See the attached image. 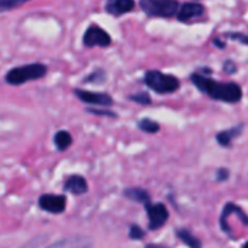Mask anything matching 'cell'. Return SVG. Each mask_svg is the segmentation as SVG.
<instances>
[{
  "instance_id": "obj_13",
  "label": "cell",
  "mask_w": 248,
  "mask_h": 248,
  "mask_svg": "<svg viewBox=\"0 0 248 248\" xmlns=\"http://www.w3.org/2000/svg\"><path fill=\"white\" fill-rule=\"evenodd\" d=\"M241 132H243V125L230 128V129H227V131L218 132V134H217V141H218V144H219L221 147L228 148V147H231V142H232L237 137L241 135Z\"/></svg>"
},
{
  "instance_id": "obj_18",
  "label": "cell",
  "mask_w": 248,
  "mask_h": 248,
  "mask_svg": "<svg viewBox=\"0 0 248 248\" xmlns=\"http://www.w3.org/2000/svg\"><path fill=\"white\" fill-rule=\"evenodd\" d=\"M26 1H29V0H0V9H1L3 12L12 10V9L19 7L20 4H23V3H26Z\"/></svg>"
},
{
  "instance_id": "obj_23",
  "label": "cell",
  "mask_w": 248,
  "mask_h": 248,
  "mask_svg": "<svg viewBox=\"0 0 248 248\" xmlns=\"http://www.w3.org/2000/svg\"><path fill=\"white\" fill-rule=\"evenodd\" d=\"M228 177H230V171L227 169H221L217 171V180L218 182H225V180H228Z\"/></svg>"
},
{
  "instance_id": "obj_12",
  "label": "cell",
  "mask_w": 248,
  "mask_h": 248,
  "mask_svg": "<svg viewBox=\"0 0 248 248\" xmlns=\"http://www.w3.org/2000/svg\"><path fill=\"white\" fill-rule=\"evenodd\" d=\"M135 1L134 0H108L106 10L113 16H121L124 13H128L134 10Z\"/></svg>"
},
{
  "instance_id": "obj_10",
  "label": "cell",
  "mask_w": 248,
  "mask_h": 248,
  "mask_svg": "<svg viewBox=\"0 0 248 248\" xmlns=\"http://www.w3.org/2000/svg\"><path fill=\"white\" fill-rule=\"evenodd\" d=\"M203 10L205 7L201 4V3H185L180 6L179 9V13H177V19L180 22H189L195 17H199L201 15H203Z\"/></svg>"
},
{
  "instance_id": "obj_2",
  "label": "cell",
  "mask_w": 248,
  "mask_h": 248,
  "mask_svg": "<svg viewBox=\"0 0 248 248\" xmlns=\"http://www.w3.org/2000/svg\"><path fill=\"white\" fill-rule=\"evenodd\" d=\"M46 74V67L44 64H26V65H20V67H15L12 68L4 80L7 84H12V86H19V84H23V83H28L31 80H38V78H42Z\"/></svg>"
},
{
  "instance_id": "obj_1",
  "label": "cell",
  "mask_w": 248,
  "mask_h": 248,
  "mask_svg": "<svg viewBox=\"0 0 248 248\" xmlns=\"http://www.w3.org/2000/svg\"><path fill=\"white\" fill-rule=\"evenodd\" d=\"M192 83L205 94L215 100H222L227 103H237L243 97V90L237 83H218L209 77L199 73L192 74Z\"/></svg>"
},
{
  "instance_id": "obj_7",
  "label": "cell",
  "mask_w": 248,
  "mask_h": 248,
  "mask_svg": "<svg viewBox=\"0 0 248 248\" xmlns=\"http://www.w3.org/2000/svg\"><path fill=\"white\" fill-rule=\"evenodd\" d=\"M38 205L42 211L49 214H62L67 206V199L62 195H42Z\"/></svg>"
},
{
  "instance_id": "obj_9",
  "label": "cell",
  "mask_w": 248,
  "mask_h": 248,
  "mask_svg": "<svg viewBox=\"0 0 248 248\" xmlns=\"http://www.w3.org/2000/svg\"><path fill=\"white\" fill-rule=\"evenodd\" d=\"M93 241L89 237L83 235H76V237H67L62 238L46 248H92Z\"/></svg>"
},
{
  "instance_id": "obj_5",
  "label": "cell",
  "mask_w": 248,
  "mask_h": 248,
  "mask_svg": "<svg viewBox=\"0 0 248 248\" xmlns=\"http://www.w3.org/2000/svg\"><path fill=\"white\" fill-rule=\"evenodd\" d=\"M147 217H148V228L151 231L160 230L169 221V211L163 203H147L145 205Z\"/></svg>"
},
{
  "instance_id": "obj_11",
  "label": "cell",
  "mask_w": 248,
  "mask_h": 248,
  "mask_svg": "<svg viewBox=\"0 0 248 248\" xmlns=\"http://www.w3.org/2000/svg\"><path fill=\"white\" fill-rule=\"evenodd\" d=\"M87 189H89V186H87L86 179L78 174L70 176L64 183V190H67L73 195H83L87 192Z\"/></svg>"
},
{
  "instance_id": "obj_3",
  "label": "cell",
  "mask_w": 248,
  "mask_h": 248,
  "mask_svg": "<svg viewBox=\"0 0 248 248\" xmlns=\"http://www.w3.org/2000/svg\"><path fill=\"white\" fill-rule=\"evenodd\" d=\"M145 84L154 90L158 94H167V93H173L180 87L179 78L170 74H164L161 71L157 70H151L145 74L144 78Z\"/></svg>"
},
{
  "instance_id": "obj_25",
  "label": "cell",
  "mask_w": 248,
  "mask_h": 248,
  "mask_svg": "<svg viewBox=\"0 0 248 248\" xmlns=\"http://www.w3.org/2000/svg\"><path fill=\"white\" fill-rule=\"evenodd\" d=\"M145 248H166L164 246H158V244H148L145 246Z\"/></svg>"
},
{
  "instance_id": "obj_17",
  "label": "cell",
  "mask_w": 248,
  "mask_h": 248,
  "mask_svg": "<svg viewBox=\"0 0 248 248\" xmlns=\"http://www.w3.org/2000/svg\"><path fill=\"white\" fill-rule=\"evenodd\" d=\"M138 128H140L141 131L147 132V134H155V132H158L160 125H158L155 121H153V119L144 118V119H141V121L138 122Z\"/></svg>"
},
{
  "instance_id": "obj_14",
  "label": "cell",
  "mask_w": 248,
  "mask_h": 248,
  "mask_svg": "<svg viewBox=\"0 0 248 248\" xmlns=\"http://www.w3.org/2000/svg\"><path fill=\"white\" fill-rule=\"evenodd\" d=\"M124 196L134 201V202H138V203H150L151 202V198L150 195L147 193V190L144 189H140V187H132V189H125L124 192Z\"/></svg>"
},
{
  "instance_id": "obj_24",
  "label": "cell",
  "mask_w": 248,
  "mask_h": 248,
  "mask_svg": "<svg viewBox=\"0 0 248 248\" xmlns=\"http://www.w3.org/2000/svg\"><path fill=\"white\" fill-rule=\"evenodd\" d=\"M231 38H234V39H238V41H241V42H244V44H248V36H244V35H231Z\"/></svg>"
},
{
  "instance_id": "obj_19",
  "label": "cell",
  "mask_w": 248,
  "mask_h": 248,
  "mask_svg": "<svg viewBox=\"0 0 248 248\" xmlns=\"http://www.w3.org/2000/svg\"><path fill=\"white\" fill-rule=\"evenodd\" d=\"M129 99L132 102H137L140 105H150L151 103V97L147 93H138V94H131Z\"/></svg>"
},
{
  "instance_id": "obj_15",
  "label": "cell",
  "mask_w": 248,
  "mask_h": 248,
  "mask_svg": "<svg viewBox=\"0 0 248 248\" xmlns=\"http://www.w3.org/2000/svg\"><path fill=\"white\" fill-rule=\"evenodd\" d=\"M176 235L179 237V240L182 241V243H185L187 247L190 248H202V243L192 234V232H189L187 230H185V228H179V230H176Z\"/></svg>"
},
{
  "instance_id": "obj_4",
  "label": "cell",
  "mask_w": 248,
  "mask_h": 248,
  "mask_svg": "<svg viewBox=\"0 0 248 248\" xmlns=\"http://www.w3.org/2000/svg\"><path fill=\"white\" fill-rule=\"evenodd\" d=\"M141 9L148 16L158 17H171L179 13V1L177 0H141Z\"/></svg>"
},
{
  "instance_id": "obj_6",
  "label": "cell",
  "mask_w": 248,
  "mask_h": 248,
  "mask_svg": "<svg viewBox=\"0 0 248 248\" xmlns=\"http://www.w3.org/2000/svg\"><path fill=\"white\" fill-rule=\"evenodd\" d=\"M112 38L109 33L97 25H90L83 36V44L86 46H109Z\"/></svg>"
},
{
  "instance_id": "obj_26",
  "label": "cell",
  "mask_w": 248,
  "mask_h": 248,
  "mask_svg": "<svg viewBox=\"0 0 248 248\" xmlns=\"http://www.w3.org/2000/svg\"><path fill=\"white\" fill-rule=\"evenodd\" d=\"M243 248H248V243H246V244L243 246Z\"/></svg>"
},
{
  "instance_id": "obj_8",
  "label": "cell",
  "mask_w": 248,
  "mask_h": 248,
  "mask_svg": "<svg viewBox=\"0 0 248 248\" xmlns=\"http://www.w3.org/2000/svg\"><path fill=\"white\" fill-rule=\"evenodd\" d=\"M74 93L81 102L89 103V105H97V106H112L113 105V99L106 93H93V92L80 90V89H76Z\"/></svg>"
},
{
  "instance_id": "obj_20",
  "label": "cell",
  "mask_w": 248,
  "mask_h": 248,
  "mask_svg": "<svg viewBox=\"0 0 248 248\" xmlns=\"http://www.w3.org/2000/svg\"><path fill=\"white\" fill-rule=\"evenodd\" d=\"M129 238L134 240V241L142 240V238H144V231H142L138 225L132 224V225L129 227Z\"/></svg>"
},
{
  "instance_id": "obj_21",
  "label": "cell",
  "mask_w": 248,
  "mask_h": 248,
  "mask_svg": "<svg viewBox=\"0 0 248 248\" xmlns=\"http://www.w3.org/2000/svg\"><path fill=\"white\" fill-rule=\"evenodd\" d=\"M89 113L93 115H99V116H109V118H116V113L110 112V110H99V109H87Z\"/></svg>"
},
{
  "instance_id": "obj_16",
  "label": "cell",
  "mask_w": 248,
  "mask_h": 248,
  "mask_svg": "<svg viewBox=\"0 0 248 248\" xmlns=\"http://www.w3.org/2000/svg\"><path fill=\"white\" fill-rule=\"evenodd\" d=\"M71 142H73V138L67 131H58L54 135V144L58 151H65L71 145Z\"/></svg>"
},
{
  "instance_id": "obj_22",
  "label": "cell",
  "mask_w": 248,
  "mask_h": 248,
  "mask_svg": "<svg viewBox=\"0 0 248 248\" xmlns=\"http://www.w3.org/2000/svg\"><path fill=\"white\" fill-rule=\"evenodd\" d=\"M224 71H225L227 74H234V73L237 71L235 62H232V61H225V62H224Z\"/></svg>"
}]
</instances>
